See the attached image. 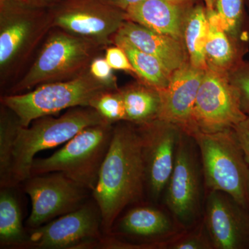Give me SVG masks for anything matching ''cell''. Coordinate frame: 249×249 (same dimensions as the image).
I'll return each instance as SVG.
<instances>
[{"instance_id":"obj_1","label":"cell","mask_w":249,"mask_h":249,"mask_svg":"<svg viewBox=\"0 0 249 249\" xmlns=\"http://www.w3.org/2000/svg\"><path fill=\"white\" fill-rule=\"evenodd\" d=\"M145 186V165L138 127L127 121L116 123L92 192L105 231H110L124 208L142 197Z\"/></svg>"},{"instance_id":"obj_2","label":"cell","mask_w":249,"mask_h":249,"mask_svg":"<svg viewBox=\"0 0 249 249\" xmlns=\"http://www.w3.org/2000/svg\"><path fill=\"white\" fill-rule=\"evenodd\" d=\"M53 29L49 9L22 0L0 3V80L15 78Z\"/></svg>"},{"instance_id":"obj_3","label":"cell","mask_w":249,"mask_h":249,"mask_svg":"<svg viewBox=\"0 0 249 249\" xmlns=\"http://www.w3.org/2000/svg\"><path fill=\"white\" fill-rule=\"evenodd\" d=\"M103 50L92 42L53 28L27 73L10 89V94L76 78L89 70L90 63Z\"/></svg>"},{"instance_id":"obj_4","label":"cell","mask_w":249,"mask_h":249,"mask_svg":"<svg viewBox=\"0 0 249 249\" xmlns=\"http://www.w3.org/2000/svg\"><path fill=\"white\" fill-rule=\"evenodd\" d=\"M108 123L90 107L71 108L58 118L46 116L27 127L19 126L14 152L12 187L31 178L35 156L39 152L66 143L83 129Z\"/></svg>"},{"instance_id":"obj_5","label":"cell","mask_w":249,"mask_h":249,"mask_svg":"<svg viewBox=\"0 0 249 249\" xmlns=\"http://www.w3.org/2000/svg\"><path fill=\"white\" fill-rule=\"evenodd\" d=\"M114 125L103 123L83 129L53 155L35 159L31 177L61 173L92 193L110 146Z\"/></svg>"},{"instance_id":"obj_6","label":"cell","mask_w":249,"mask_h":249,"mask_svg":"<svg viewBox=\"0 0 249 249\" xmlns=\"http://www.w3.org/2000/svg\"><path fill=\"white\" fill-rule=\"evenodd\" d=\"M191 136L199 148L207 189L227 193L249 211V163L233 129Z\"/></svg>"},{"instance_id":"obj_7","label":"cell","mask_w":249,"mask_h":249,"mask_svg":"<svg viewBox=\"0 0 249 249\" xmlns=\"http://www.w3.org/2000/svg\"><path fill=\"white\" fill-rule=\"evenodd\" d=\"M98 81L89 70L73 79L40 85L35 89L1 98V105L17 116L22 127L46 116L58 114L66 109L90 107L94 98L105 91H113Z\"/></svg>"},{"instance_id":"obj_8","label":"cell","mask_w":249,"mask_h":249,"mask_svg":"<svg viewBox=\"0 0 249 249\" xmlns=\"http://www.w3.org/2000/svg\"><path fill=\"white\" fill-rule=\"evenodd\" d=\"M204 183L199 148L194 137L182 131L165 201L175 220L183 227H190L200 216Z\"/></svg>"},{"instance_id":"obj_9","label":"cell","mask_w":249,"mask_h":249,"mask_svg":"<svg viewBox=\"0 0 249 249\" xmlns=\"http://www.w3.org/2000/svg\"><path fill=\"white\" fill-rule=\"evenodd\" d=\"M53 28L92 42L103 49L127 20L124 10L103 0H65L49 9Z\"/></svg>"},{"instance_id":"obj_10","label":"cell","mask_w":249,"mask_h":249,"mask_svg":"<svg viewBox=\"0 0 249 249\" xmlns=\"http://www.w3.org/2000/svg\"><path fill=\"white\" fill-rule=\"evenodd\" d=\"M247 117L241 109L238 92L227 73L208 68L193 108V134L232 129Z\"/></svg>"},{"instance_id":"obj_11","label":"cell","mask_w":249,"mask_h":249,"mask_svg":"<svg viewBox=\"0 0 249 249\" xmlns=\"http://www.w3.org/2000/svg\"><path fill=\"white\" fill-rule=\"evenodd\" d=\"M102 218L97 205L86 204L36 229L24 248L82 249L96 247L102 238Z\"/></svg>"},{"instance_id":"obj_12","label":"cell","mask_w":249,"mask_h":249,"mask_svg":"<svg viewBox=\"0 0 249 249\" xmlns=\"http://www.w3.org/2000/svg\"><path fill=\"white\" fill-rule=\"evenodd\" d=\"M24 182V193L31 201L27 219L31 229L79 209L89 191L61 173L36 175Z\"/></svg>"},{"instance_id":"obj_13","label":"cell","mask_w":249,"mask_h":249,"mask_svg":"<svg viewBox=\"0 0 249 249\" xmlns=\"http://www.w3.org/2000/svg\"><path fill=\"white\" fill-rule=\"evenodd\" d=\"M137 127L142 140L146 187L152 197L157 199L165 191L173 173L183 130L160 119Z\"/></svg>"},{"instance_id":"obj_14","label":"cell","mask_w":249,"mask_h":249,"mask_svg":"<svg viewBox=\"0 0 249 249\" xmlns=\"http://www.w3.org/2000/svg\"><path fill=\"white\" fill-rule=\"evenodd\" d=\"M204 226L216 249H249V211L222 191H211Z\"/></svg>"},{"instance_id":"obj_15","label":"cell","mask_w":249,"mask_h":249,"mask_svg":"<svg viewBox=\"0 0 249 249\" xmlns=\"http://www.w3.org/2000/svg\"><path fill=\"white\" fill-rule=\"evenodd\" d=\"M205 71L188 60L173 72L169 84L160 91L161 108L159 119L176 124L190 135L194 133L193 108Z\"/></svg>"},{"instance_id":"obj_16","label":"cell","mask_w":249,"mask_h":249,"mask_svg":"<svg viewBox=\"0 0 249 249\" xmlns=\"http://www.w3.org/2000/svg\"><path fill=\"white\" fill-rule=\"evenodd\" d=\"M196 4L172 0H143L129 5L124 11L127 20L183 42L187 16Z\"/></svg>"},{"instance_id":"obj_17","label":"cell","mask_w":249,"mask_h":249,"mask_svg":"<svg viewBox=\"0 0 249 249\" xmlns=\"http://www.w3.org/2000/svg\"><path fill=\"white\" fill-rule=\"evenodd\" d=\"M117 33L140 50L158 59L171 74L189 60L182 41L150 30L137 23L126 20Z\"/></svg>"},{"instance_id":"obj_18","label":"cell","mask_w":249,"mask_h":249,"mask_svg":"<svg viewBox=\"0 0 249 249\" xmlns=\"http://www.w3.org/2000/svg\"><path fill=\"white\" fill-rule=\"evenodd\" d=\"M206 11L209 23L205 50L208 68L228 73L245 60L249 43L232 37L224 30L215 9Z\"/></svg>"},{"instance_id":"obj_19","label":"cell","mask_w":249,"mask_h":249,"mask_svg":"<svg viewBox=\"0 0 249 249\" xmlns=\"http://www.w3.org/2000/svg\"><path fill=\"white\" fill-rule=\"evenodd\" d=\"M119 90L125 107L126 121L139 126L159 119L161 108L160 90L139 80Z\"/></svg>"},{"instance_id":"obj_20","label":"cell","mask_w":249,"mask_h":249,"mask_svg":"<svg viewBox=\"0 0 249 249\" xmlns=\"http://www.w3.org/2000/svg\"><path fill=\"white\" fill-rule=\"evenodd\" d=\"M174 224L168 214L150 206H140L129 210L119 224L124 234L139 237H155L173 231Z\"/></svg>"},{"instance_id":"obj_21","label":"cell","mask_w":249,"mask_h":249,"mask_svg":"<svg viewBox=\"0 0 249 249\" xmlns=\"http://www.w3.org/2000/svg\"><path fill=\"white\" fill-rule=\"evenodd\" d=\"M111 41L112 45L120 47L127 54L139 80L160 91L167 88L172 74L158 59L140 50L118 33Z\"/></svg>"},{"instance_id":"obj_22","label":"cell","mask_w":249,"mask_h":249,"mask_svg":"<svg viewBox=\"0 0 249 249\" xmlns=\"http://www.w3.org/2000/svg\"><path fill=\"white\" fill-rule=\"evenodd\" d=\"M209 31L207 11L204 2L201 1L193 6L187 16L183 27V42L190 62L203 70L208 69L205 50Z\"/></svg>"},{"instance_id":"obj_23","label":"cell","mask_w":249,"mask_h":249,"mask_svg":"<svg viewBox=\"0 0 249 249\" xmlns=\"http://www.w3.org/2000/svg\"><path fill=\"white\" fill-rule=\"evenodd\" d=\"M10 188L0 192V246L24 248L28 235L22 227L20 207Z\"/></svg>"},{"instance_id":"obj_24","label":"cell","mask_w":249,"mask_h":249,"mask_svg":"<svg viewBox=\"0 0 249 249\" xmlns=\"http://www.w3.org/2000/svg\"><path fill=\"white\" fill-rule=\"evenodd\" d=\"M21 124L17 116L1 105L0 113V186L12 188L15 144Z\"/></svg>"},{"instance_id":"obj_25","label":"cell","mask_w":249,"mask_h":249,"mask_svg":"<svg viewBox=\"0 0 249 249\" xmlns=\"http://www.w3.org/2000/svg\"><path fill=\"white\" fill-rule=\"evenodd\" d=\"M215 11L229 35L249 43V22L246 0H217Z\"/></svg>"},{"instance_id":"obj_26","label":"cell","mask_w":249,"mask_h":249,"mask_svg":"<svg viewBox=\"0 0 249 249\" xmlns=\"http://www.w3.org/2000/svg\"><path fill=\"white\" fill-rule=\"evenodd\" d=\"M90 107L93 108L109 124L127 120L124 98L119 89L101 93L94 98Z\"/></svg>"},{"instance_id":"obj_27","label":"cell","mask_w":249,"mask_h":249,"mask_svg":"<svg viewBox=\"0 0 249 249\" xmlns=\"http://www.w3.org/2000/svg\"><path fill=\"white\" fill-rule=\"evenodd\" d=\"M227 74L238 92L241 109L249 116V60H244Z\"/></svg>"},{"instance_id":"obj_28","label":"cell","mask_w":249,"mask_h":249,"mask_svg":"<svg viewBox=\"0 0 249 249\" xmlns=\"http://www.w3.org/2000/svg\"><path fill=\"white\" fill-rule=\"evenodd\" d=\"M170 249H213L212 240L205 227V230L186 234L178 237L165 246Z\"/></svg>"},{"instance_id":"obj_29","label":"cell","mask_w":249,"mask_h":249,"mask_svg":"<svg viewBox=\"0 0 249 249\" xmlns=\"http://www.w3.org/2000/svg\"><path fill=\"white\" fill-rule=\"evenodd\" d=\"M89 70L91 75L98 81L105 83L111 89L118 90L117 80L113 69L104 57L96 56L90 63Z\"/></svg>"},{"instance_id":"obj_30","label":"cell","mask_w":249,"mask_h":249,"mask_svg":"<svg viewBox=\"0 0 249 249\" xmlns=\"http://www.w3.org/2000/svg\"><path fill=\"white\" fill-rule=\"evenodd\" d=\"M105 58L113 70L127 72L137 78V71L132 66L127 54L120 47L114 45L109 46L106 49Z\"/></svg>"},{"instance_id":"obj_31","label":"cell","mask_w":249,"mask_h":249,"mask_svg":"<svg viewBox=\"0 0 249 249\" xmlns=\"http://www.w3.org/2000/svg\"><path fill=\"white\" fill-rule=\"evenodd\" d=\"M232 129L249 163V116Z\"/></svg>"},{"instance_id":"obj_32","label":"cell","mask_w":249,"mask_h":249,"mask_svg":"<svg viewBox=\"0 0 249 249\" xmlns=\"http://www.w3.org/2000/svg\"><path fill=\"white\" fill-rule=\"evenodd\" d=\"M108 4L116 6L123 10H125L129 5L133 4L134 3L143 0H103ZM172 1H178V2L191 3V4H197V3L203 1V0H172Z\"/></svg>"},{"instance_id":"obj_33","label":"cell","mask_w":249,"mask_h":249,"mask_svg":"<svg viewBox=\"0 0 249 249\" xmlns=\"http://www.w3.org/2000/svg\"><path fill=\"white\" fill-rule=\"evenodd\" d=\"M24 1L36 7L51 9L65 0H24Z\"/></svg>"},{"instance_id":"obj_34","label":"cell","mask_w":249,"mask_h":249,"mask_svg":"<svg viewBox=\"0 0 249 249\" xmlns=\"http://www.w3.org/2000/svg\"><path fill=\"white\" fill-rule=\"evenodd\" d=\"M203 2L207 9L211 10L215 9L217 0H203Z\"/></svg>"},{"instance_id":"obj_35","label":"cell","mask_w":249,"mask_h":249,"mask_svg":"<svg viewBox=\"0 0 249 249\" xmlns=\"http://www.w3.org/2000/svg\"><path fill=\"white\" fill-rule=\"evenodd\" d=\"M246 7H247V14H248L249 22V0H246Z\"/></svg>"},{"instance_id":"obj_36","label":"cell","mask_w":249,"mask_h":249,"mask_svg":"<svg viewBox=\"0 0 249 249\" xmlns=\"http://www.w3.org/2000/svg\"><path fill=\"white\" fill-rule=\"evenodd\" d=\"M9 1V0H0V3L4 2V1ZM22 1H24V0H22Z\"/></svg>"}]
</instances>
